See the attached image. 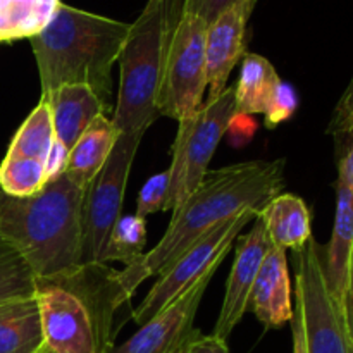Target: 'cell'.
Instances as JSON below:
<instances>
[{
  "label": "cell",
  "instance_id": "6",
  "mask_svg": "<svg viewBox=\"0 0 353 353\" xmlns=\"http://www.w3.org/2000/svg\"><path fill=\"white\" fill-rule=\"evenodd\" d=\"M234 112V86H228L219 97L205 100L195 114L178 121L172 161L168 169L169 190L162 210H174L195 192L209 171L214 152L226 134Z\"/></svg>",
  "mask_w": 353,
  "mask_h": 353
},
{
  "label": "cell",
  "instance_id": "18",
  "mask_svg": "<svg viewBox=\"0 0 353 353\" xmlns=\"http://www.w3.org/2000/svg\"><path fill=\"white\" fill-rule=\"evenodd\" d=\"M117 138H119V131L116 130L110 117H95L76 141L74 147L69 150L64 174L85 190V186L103 168Z\"/></svg>",
  "mask_w": 353,
  "mask_h": 353
},
{
  "label": "cell",
  "instance_id": "11",
  "mask_svg": "<svg viewBox=\"0 0 353 353\" xmlns=\"http://www.w3.org/2000/svg\"><path fill=\"white\" fill-rule=\"evenodd\" d=\"M217 269L203 274L195 285L148 319L123 345H114L109 353H171L192 333L193 319L199 310L210 279Z\"/></svg>",
  "mask_w": 353,
  "mask_h": 353
},
{
  "label": "cell",
  "instance_id": "25",
  "mask_svg": "<svg viewBox=\"0 0 353 353\" xmlns=\"http://www.w3.org/2000/svg\"><path fill=\"white\" fill-rule=\"evenodd\" d=\"M47 185L45 164L37 159L3 157L0 164V188L10 196H33Z\"/></svg>",
  "mask_w": 353,
  "mask_h": 353
},
{
  "label": "cell",
  "instance_id": "32",
  "mask_svg": "<svg viewBox=\"0 0 353 353\" xmlns=\"http://www.w3.org/2000/svg\"><path fill=\"white\" fill-rule=\"evenodd\" d=\"M236 2H240V0H195L192 9L186 10L185 14H195L200 19L205 21L207 24H212L221 14L226 12V10L230 9V7H233ZM248 2H250V0H248Z\"/></svg>",
  "mask_w": 353,
  "mask_h": 353
},
{
  "label": "cell",
  "instance_id": "38",
  "mask_svg": "<svg viewBox=\"0 0 353 353\" xmlns=\"http://www.w3.org/2000/svg\"><path fill=\"white\" fill-rule=\"evenodd\" d=\"M193 2H195V0H186V3H185V12H186V10H190V9H192Z\"/></svg>",
  "mask_w": 353,
  "mask_h": 353
},
{
  "label": "cell",
  "instance_id": "13",
  "mask_svg": "<svg viewBox=\"0 0 353 353\" xmlns=\"http://www.w3.org/2000/svg\"><path fill=\"white\" fill-rule=\"evenodd\" d=\"M252 3L240 0L209 24L205 34V65L209 99H216L228 88V78L247 54L245 31Z\"/></svg>",
  "mask_w": 353,
  "mask_h": 353
},
{
  "label": "cell",
  "instance_id": "22",
  "mask_svg": "<svg viewBox=\"0 0 353 353\" xmlns=\"http://www.w3.org/2000/svg\"><path fill=\"white\" fill-rule=\"evenodd\" d=\"M54 140L55 131L50 103L45 97H40V102L14 134L7 157H28L43 162Z\"/></svg>",
  "mask_w": 353,
  "mask_h": 353
},
{
  "label": "cell",
  "instance_id": "20",
  "mask_svg": "<svg viewBox=\"0 0 353 353\" xmlns=\"http://www.w3.org/2000/svg\"><path fill=\"white\" fill-rule=\"evenodd\" d=\"M281 81L274 65L268 59L257 54H245L241 59L240 78L234 86L236 112L250 116L268 112Z\"/></svg>",
  "mask_w": 353,
  "mask_h": 353
},
{
  "label": "cell",
  "instance_id": "37",
  "mask_svg": "<svg viewBox=\"0 0 353 353\" xmlns=\"http://www.w3.org/2000/svg\"><path fill=\"white\" fill-rule=\"evenodd\" d=\"M196 333H199V330H196V327H193V330H192V333H190L188 336H186L185 340H183L181 343H179L178 347H176L174 350H172L171 353H188L190 343H192V341H193V338L196 336Z\"/></svg>",
  "mask_w": 353,
  "mask_h": 353
},
{
  "label": "cell",
  "instance_id": "4",
  "mask_svg": "<svg viewBox=\"0 0 353 353\" xmlns=\"http://www.w3.org/2000/svg\"><path fill=\"white\" fill-rule=\"evenodd\" d=\"M83 192L65 174L24 199L0 188V238L26 259L37 278L81 264Z\"/></svg>",
  "mask_w": 353,
  "mask_h": 353
},
{
  "label": "cell",
  "instance_id": "5",
  "mask_svg": "<svg viewBox=\"0 0 353 353\" xmlns=\"http://www.w3.org/2000/svg\"><path fill=\"white\" fill-rule=\"evenodd\" d=\"M164 54L162 0H147L119 55L121 85L114 116L119 134L147 133L159 117L157 92Z\"/></svg>",
  "mask_w": 353,
  "mask_h": 353
},
{
  "label": "cell",
  "instance_id": "30",
  "mask_svg": "<svg viewBox=\"0 0 353 353\" xmlns=\"http://www.w3.org/2000/svg\"><path fill=\"white\" fill-rule=\"evenodd\" d=\"M257 130L259 124L255 123V119L250 114L234 112V116L231 117L226 130L228 141H230V145H233L234 148L245 147L247 143H250L254 134L257 133Z\"/></svg>",
  "mask_w": 353,
  "mask_h": 353
},
{
  "label": "cell",
  "instance_id": "33",
  "mask_svg": "<svg viewBox=\"0 0 353 353\" xmlns=\"http://www.w3.org/2000/svg\"><path fill=\"white\" fill-rule=\"evenodd\" d=\"M186 0H162V24H164V45L171 38L181 17L185 16Z\"/></svg>",
  "mask_w": 353,
  "mask_h": 353
},
{
  "label": "cell",
  "instance_id": "29",
  "mask_svg": "<svg viewBox=\"0 0 353 353\" xmlns=\"http://www.w3.org/2000/svg\"><path fill=\"white\" fill-rule=\"evenodd\" d=\"M334 145H336L338 179L343 181L353 193V130L334 137Z\"/></svg>",
  "mask_w": 353,
  "mask_h": 353
},
{
  "label": "cell",
  "instance_id": "12",
  "mask_svg": "<svg viewBox=\"0 0 353 353\" xmlns=\"http://www.w3.org/2000/svg\"><path fill=\"white\" fill-rule=\"evenodd\" d=\"M271 245L264 221L259 216L255 217L250 233L238 236L236 245H234L236 254H234L233 268H231L230 278L226 283V295H224L223 307H221L212 333L221 340H228L238 323L243 319L252 286H254L259 269H261Z\"/></svg>",
  "mask_w": 353,
  "mask_h": 353
},
{
  "label": "cell",
  "instance_id": "8",
  "mask_svg": "<svg viewBox=\"0 0 353 353\" xmlns=\"http://www.w3.org/2000/svg\"><path fill=\"white\" fill-rule=\"evenodd\" d=\"M295 309L300 312L307 353H353L347 312L327 290L321 264V245L314 238L293 252Z\"/></svg>",
  "mask_w": 353,
  "mask_h": 353
},
{
  "label": "cell",
  "instance_id": "36",
  "mask_svg": "<svg viewBox=\"0 0 353 353\" xmlns=\"http://www.w3.org/2000/svg\"><path fill=\"white\" fill-rule=\"evenodd\" d=\"M345 310H347L348 327L353 338V254L350 261V271H348V285H347V302H345Z\"/></svg>",
  "mask_w": 353,
  "mask_h": 353
},
{
  "label": "cell",
  "instance_id": "40",
  "mask_svg": "<svg viewBox=\"0 0 353 353\" xmlns=\"http://www.w3.org/2000/svg\"><path fill=\"white\" fill-rule=\"evenodd\" d=\"M38 353H47V352H43V350H40V352H38Z\"/></svg>",
  "mask_w": 353,
  "mask_h": 353
},
{
  "label": "cell",
  "instance_id": "9",
  "mask_svg": "<svg viewBox=\"0 0 353 353\" xmlns=\"http://www.w3.org/2000/svg\"><path fill=\"white\" fill-rule=\"evenodd\" d=\"M143 134H119L109 159L85 186L81 202V264L102 262L114 224L121 217L128 178Z\"/></svg>",
  "mask_w": 353,
  "mask_h": 353
},
{
  "label": "cell",
  "instance_id": "3",
  "mask_svg": "<svg viewBox=\"0 0 353 353\" xmlns=\"http://www.w3.org/2000/svg\"><path fill=\"white\" fill-rule=\"evenodd\" d=\"M130 28L128 23L59 3L48 23L30 38L41 95L62 85H86L109 103L110 71L119 61Z\"/></svg>",
  "mask_w": 353,
  "mask_h": 353
},
{
  "label": "cell",
  "instance_id": "31",
  "mask_svg": "<svg viewBox=\"0 0 353 353\" xmlns=\"http://www.w3.org/2000/svg\"><path fill=\"white\" fill-rule=\"evenodd\" d=\"M69 159V148L65 147L62 141H59L55 138L52 141V147L48 150L47 157H45V178H47V183L55 181L57 178H61L65 171V165H68Z\"/></svg>",
  "mask_w": 353,
  "mask_h": 353
},
{
  "label": "cell",
  "instance_id": "28",
  "mask_svg": "<svg viewBox=\"0 0 353 353\" xmlns=\"http://www.w3.org/2000/svg\"><path fill=\"white\" fill-rule=\"evenodd\" d=\"M353 130V76L348 83L347 90L343 92L341 99L338 100L336 107L333 110L330 124H327V133L331 137H340Z\"/></svg>",
  "mask_w": 353,
  "mask_h": 353
},
{
  "label": "cell",
  "instance_id": "35",
  "mask_svg": "<svg viewBox=\"0 0 353 353\" xmlns=\"http://www.w3.org/2000/svg\"><path fill=\"white\" fill-rule=\"evenodd\" d=\"M292 323V334H293V353H307L305 347V334H303V324L300 312L293 309V319Z\"/></svg>",
  "mask_w": 353,
  "mask_h": 353
},
{
  "label": "cell",
  "instance_id": "24",
  "mask_svg": "<svg viewBox=\"0 0 353 353\" xmlns=\"http://www.w3.org/2000/svg\"><path fill=\"white\" fill-rule=\"evenodd\" d=\"M145 243H147V223L143 217L121 216L110 231L109 241H107L105 252H103L102 262H123L131 265L141 259L145 254Z\"/></svg>",
  "mask_w": 353,
  "mask_h": 353
},
{
  "label": "cell",
  "instance_id": "27",
  "mask_svg": "<svg viewBox=\"0 0 353 353\" xmlns=\"http://www.w3.org/2000/svg\"><path fill=\"white\" fill-rule=\"evenodd\" d=\"M299 109V93L293 88L290 83L281 81L278 90H276L272 102L269 105L265 116V128L268 130H274L279 124L288 121L293 114Z\"/></svg>",
  "mask_w": 353,
  "mask_h": 353
},
{
  "label": "cell",
  "instance_id": "34",
  "mask_svg": "<svg viewBox=\"0 0 353 353\" xmlns=\"http://www.w3.org/2000/svg\"><path fill=\"white\" fill-rule=\"evenodd\" d=\"M188 353H231L226 340H221L216 334H202L199 331L190 343Z\"/></svg>",
  "mask_w": 353,
  "mask_h": 353
},
{
  "label": "cell",
  "instance_id": "23",
  "mask_svg": "<svg viewBox=\"0 0 353 353\" xmlns=\"http://www.w3.org/2000/svg\"><path fill=\"white\" fill-rule=\"evenodd\" d=\"M37 276L26 259L0 238V305L34 296Z\"/></svg>",
  "mask_w": 353,
  "mask_h": 353
},
{
  "label": "cell",
  "instance_id": "7",
  "mask_svg": "<svg viewBox=\"0 0 353 353\" xmlns=\"http://www.w3.org/2000/svg\"><path fill=\"white\" fill-rule=\"evenodd\" d=\"M207 28L209 24L199 16L185 14L164 45L157 92L159 116L181 121L203 105Z\"/></svg>",
  "mask_w": 353,
  "mask_h": 353
},
{
  "label": "cell",
  "instance_id": "16",
  "mask_svg": "<svg viewBox=\"0 0 353 353\" xmlns=\"http://www.w3.org/2000/svg\"><path fill=\"white\" fill-rule=\"evenodd\" d=\"M41 97L50 103L55 138L69 150L95 117L107 116L112 109L86 85H62Z\"/></svg>",
  "mask_w": 353,
  "mask_h": 353
},
{
  "label": "cell",
  "instance_id": "19",
  "mask_svg": "<svg viewBox=\"0 0 353 353\" xmlns=\"http://www.w3.org/2000/svg\"><path fill=\"white\" fill-rule=\"evenodd\" d=\"M43 347L34 296L0 305V353H38Z\"/></svg>",
  "mask_w": 353,
  "mask_h": 353
},
{
  "label": "cell",
  "instance_id": "26",
  "mask_svg": "<svg viewBox=\"0 0 353 353\" xmlns=\"http://www.w3.org/2000/svg\"><path fill=\"white\" fill-rule=\"evenodd\" d=\"M169 190V172L168 169L162 172H157L148 181L141 186L140 195H138L137 202V216L147 217L150 214L159 212L164 209L165 196H168Z\"/></svg>",
  "mask_w": 353,
  "mask_h": 353
},
{
  "label": "cell",
  "instance_id": "21",
  "mask_svg": "<svg viewBox=\"0 0 353 353\" xmlns=\"http://www.w3.org/2000/svg\"><path fill=\"white\" fill-rule=\"evenodd\" d=\"M59 3V0H0V43L37 34Z\"/></svg>",
  "mask_w": 353,
  "mask_h": 353
},
{
  "label": "cell",
  "instance_id": "1",
  "mask_svg": "<svg viewBox=\"0 0 353 353\" xmlns=\"http://www.w3.org/2000/svg\"><path fill=\"white\" fill-rule=\"evenodd\" d=\"M285 159H278L240 162L207 171L195 192L172 210L174 214L162 240L117 274L124 299L130 302L145 279L161 276L221 223L248 209L261 212L285 188Z\"/></svg>",
  "mask_w": 353,
  "mask_h": 353
},
{
  "label": "cell",
  "instance_id": "39",
  "mask_svg": "<svg viewBox=\"0 0 353 353\" xmlns=\"http://www.w3.org/2000/svg\"><path fill=\"white\" fill-rule=\"evenodd\" d=\"M255 2H257V0H250V3H252V6H255Z\"/></svg>",
  "mask_w": 353,
  "mask_h": 353
},
{
  "label": "cell",
  "instance_id": "15",
  "mask_svg": "<svg viewBox=\"0 0 353 353\" xmlns=\"http://www.w3.org/2000/svg\"><path fill=\"white\" fill-rule=\"evenodd\" d=\"M353 254V193L343 181H336V214L331 240L321 245V264L327 290L345 309L350 261ZM347 312V310H345Z\"/></svg>",
  "mask_w": 353,
  "mask_h": 353
},
{
  "label": "cell",
  "instance_id": "10",
  "mask_svg": "<svg viewBox=\"0 0 353 353\" xmlns=\"http://www.w3.org/2000/svg\"><path fill=\"white\" fill-rule=\"evenodd\" d=\"M257 216V210H243L238 216L221 223L219 226L203 234L199 241H195L171 268L165 269L159 276L157 283L152 286L143 302L131 312L134 323L143 326L148 319L161 312L172 300L178 299L185 290L195 285L203 274L212 269H219L221 262L230 254L238 234Z\"/></svg>",
  "mask_w": 353,
  "mask_h": 353
},
{
  "label": "cell",
  "instance_id": "2",
  "mask_svg": "<svg viewBox=\"0 0 353 353\" xmlns=\"http://www.w3.org/2000/svg\"><path fill=\"white\" fill-rule=\"evenodd\" d=\"M119 271L105 262L79 264L37 278L34 299L47 353H109L119 331L117 314L126 307Z\"/></svg>",
  "mask_w": 353,
  "mask_h": 353
},
{
  "label": "cell",
  "instance_id": "14",
  "mask_svg": "<svg viewBox=\"0 0 353 353\" xmlns=\"http://www.w3.org/2000/svg\"><path fill=\"white\" fill-rule=\"evenodd\" d=\"M292 279L286 252L271 245L248 296L247 310L268 330L279 327L293 319Z\"/></svg>",
  "mask_w": 353,
  "mask_h": 353
},
{
  "label": "cell",
  "instance_id": "17",
  "mask_svg": "<svg viewBox=\"0 0 353 353\" xmlns=\"http://www.w3.org/2000/svg\"><path fill=\"white\" fill-rule=\"evenodd\" d=\"M274 247L300 252L312 238V217L303 199L292 193H279L259 212Z\"/></svg>",
  "mask_w": 353,
  "mask_h": 353
}]
</instances>
